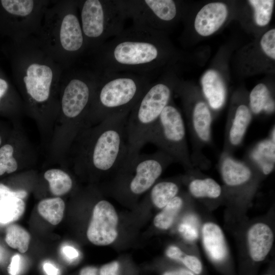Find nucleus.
<instances>
[{
	"label": "nucleus",
	"mask_w": 275,
	"mask_h": 275,
	"mask_svg": "<svg viewBox=\"0 0 275 275\" xmlns=\"http://www.w3.org/2000/svg\"><path fill=\"white\" fill-rule=\"evenodd\" d=\"M14 149L9 144H6L0 148V176L5 173H11L18 168V164L13 154Z\"/></svg>",
	"instance_id": "nucleus-29"
},
{
	"label": "nucleus",
	"mask_w": 275,
	"mask_h": 275,
	"mask_svg": "<svg viewBox=\"0 0 275 275\" xmlns=\"http://www.w3.org/2000/svg\"><path fill=\"white\" fill-rule=\"evenodd\" d=\"M36 37L45 52L64 70L71 68L86 52L78 1H51Z\"/></svg>",
	"instance_id": "nucleus-3"
},
{
	"label": "nucleus",
	"mask_w": 275,
	"mask_h": 275,
	"mask_svg": "<svg viewBox=\"0 0 275 275\" xmlns=\"http://www.w3.org/2000/svg\"><path fill=\"white\" fill-rule=\"evenodd\" d=\"M64 255L69 259H74L78 256L77 251L70 246H65L63 248Z\"/></svg>",
	"instance_id": "nucleus-37"
},
{
	"label": "nucleus",
	"mask_w": 275,
	"mask_h": 275,
	"mask_svg": "<svg viewBox=\"0 0 275 275\" xmlns=\"http://www.w3.org/2000/svg\"><path fill=\"white\" fill-rule=\"evenodd\" d=\"M203 245L208 256L216 262L227 257L228 250L224 235L220 227L212 222L205 223L202 229Z\"/></svg>",
	"instance_id": "nucleus-17"
},
{
	"label": "nucleus",
	"mask_w": 275,
	"mask_h": 275,
	"mask_svg": "<svg viewBox=\"0 0 275 275\" xmlns=\"http://www.w3.org/2000/svg\"><path fill=\"white\" fill-rule=\"evenodd\" d=\"M274 135H275V128H274V125L270 131V135L269 137V139L273 143H275Z\"/></svg>",
	"instance_id": "nucleus-42"
},
{
	"label": "nucleus",
	"mask_w": 275,
	"mask_h": 275,
	"mask_svg": "<svg viewBox=\"0 0 275 275\" xmlns=\"http://www.w3.org/2000/svg\"><path fill=\"white\" fill-rule=\"evenodd\" d=\"M196 219L193 216L181 223L179 231L183 236L188 240H194L198 237V231L196 227Z\"/></svg>",
	"instance_id": "nucleus-31"
},
{
	"label": "nucleus",
	"mask_w": 275,
	"mask_h": 275,
	"mask_svg": "<svg viewBox=\"0 0 275 275\" xmlns=\"http://www.w3.org/2000/svg\"><path fill=\"white\" fill-rule=\"evenodd\" d=\"M250 107L240 104L226 124L223 152L232 154L242 144L252 119Z\"/></svg>",
	"instance_id": "nucleus-14"
},
{
	"label": "nucleus",
	"mask_w": 275,
	"mask_h": 275,
	"mask_svg": "<svg viewBox=\"0 0 275 275\" xmlns=\"http://www.w3.org/2000/svg\"><path fill=\"white\" fill-rule=\"evenodd\" d=\"M25 204L22 199L15 197L0 198V224H7L18 220L23 214Z\"/></svg>",
	"instance_id": "nucleus-23"
},
{
	"label": "nucleus",
	"mask_w": 275,
	"mask_h": 275,
	"mask_svg": "<svg viewBox=\"0 0 275 275\" xmlns=\"http://www.w3.org/2000/svg\"><path fill=\"white\" fill-rule=\"evenodd\" d=\"M166 254L170 258L180 261L184 255L179 248L174 245L170 246L168 248Z\"/></svg>",
	"instance_id": "nucleus-36"
},
{
	"label": "nucleus",
	"mask_w": 275,
	"mask_h": 275,
	"mask_svg": "<svg viewBox=\"0 0 275 275\" xmlns=\"http://www.w3.org/2000/svg\"><path fill=\"white\" fill-rule=\"evenodd\" d=\"M275 143L269 138L257 143L246 154L245 160L263 175H268L274 167Z\"/></svg>",
	"instance_id": "nucleus-18"
},
{
	"label": "nucleus",
	"mask_w": 275,
	"mask_h": 275,
	"mask_svg": "<svg viewBox=\"0 0 275 275\" xmlns=\"http://www.w3.org/2000/svg\"><path fill=\"white\" fill-rule=\"evenodd\" d=\"M43 267L47 275H59V269L52 264L45 262Z\"/></svg>",
	"instance_id": "nucleus-38"
},
{
	"label": "nucleus",
	"mask_w": 275,
	"mask_h": 275,
	"mask_svg": "<svg viewBox=\"0 0 275 275\" xmlns=\"http://www.w3.org/2000/svg\"><path fill=\"white\" fill-rule=\"evenodd\" d=\"M78 10L86 52L90 54L124 29L127 17L120 0L78 1Z\"/></svg>",
	"instance_id": "nucleus-6"
},
{
	"label": "nucleus",
	"mask_w": 275,
	"mask_h": 275,
	"mask_svg": "<svg viewBox=\"0 0 275 275\" xmlns=\"http://www.w3.org/2000/svg\"><path fill=\"white\" fill-rule=\"evenodd\" d=\"M1 143H2V140H1V137H0V145H1Z\"/></svg>",
	"instance_id": "nucleus-43"
},
{
	"label": "nucleus",
	"mask_w": 275,
	"mask_h": 275,
	"mask_svg": "<svg viewBox=\"0 0 275 275\" xmlns=\"http://www.w3.org/2000/svg\"><path fill=\"white\" fill-rule=\"evenodd\" d=\"M121 3L133 24L157 31L161 23L173 21L178 13L173 0H122Z\"/></svg>",
	"instance_id": "nucleus-12"
},
{
	"label": "nucleus",
	"mask_w": 275,
	"mask_h": 275,
	"mask_svg": "<svg viewBox=\"0 0 275 275\" xmlns=\"http://www.w3.org/2000/svg\"><path fill=\"white\" fill-rule=\"evenodd\" d=\"M21 261L20 256L18 254L14 255L8 268L10 275H18L21 270Z\"/></svg>",
	"instance_id": "nucleus-35"
},
{
	"label": "nucleus",
	"mask_w": 275,
	"mask_h": 275,
	"mask_svg": "<svg viewBox=\"0 0 275 275\" xmlns=\"http://www.w3.org/2000/svg\"><path fill=\"white\" fill-rule=\"evenodd\" d=\"M93 69L151 76L163 57L158 31L133 24L104 43L94 53Z\"/></svg>",
	"instance_id": "nucleus-1"
},
{
	"label": "nucleus",
	"mask_w": 275,
	"mask_h": 275,
	"mask_svg": "<svg viewBox=\"0 0 275 275\" xmlns=\"http://www.w3.org/2000/svg\"><path fill=\"white\" fill-rule=\"evenodd\" d=\"M119 266V263L117 261L104 264L100 268V275H118Z\"/></svg>",
	"instance_id": "nucleus-34"
},
{
	"label": "nucleus",
	"mask_w": 275,
	"mask_h": 275,
	"mask_svg": "<svg viewBox=\"0 0 275 275\" xmlns=\"http://www.w3.org/2000/svg\"><path fill=\"white\" fill-rule=\"evenodd\" d=\"M162 275H196L188 269H179L165 272Z\"/></svg>",
	"instance_id": "nucleus-40"
},
{
	"label": "nucleus",
	"mask_w": 275,
	"mask_h": 275,
	"mask_svg": "<svg viewBox=\"0 0 275 275\" xmlns=\"http://www.w3.org/2000/svg\"><path fill=\"white\" fill-rule=\"evenodd\" d=\"M174 162L171 157L160 150L150 154L140 153L127 155L111 174L117 183L126 185L127 191L136 196L149 190Z\"/></svg>",
	"instance_id": "nucleus-8"
},
{
	"label": "nucleus",
	"mask_w": 275,
	"mask_h": 275,
	"mask_svg": "<svg viewBox=\"0 0 275 275\" xmlns=\"http://www.w3.org/2000/svg\"><path fill=\"white\" fill-rule=\"evenodd\" d=\"M31 236L22 227L17 224L9 225L6 230L5 241L13 249L20 253L26 252L29 246Z\"/></svg>",
	"instance_id": "nucleus-27"
},
{
	"label": "nucleus",
	"mask_w": 275,
	"mask_h": 275,
	"mask_svg": "<svg viewBox=\"0 0 275 275\" xmlns=\"http://www.w3.org/2000/svg\"><path fill=\"white\" fill-rule=\"evenodd\" d=\"M1 251H0V258H1Z\"/></svg>",
	"instance_id": "nucleus-44"
},
{
	"label": "nucleus",
	"mask_w": 275,
	"mask_h": 275,
	"mask_svg": "<svg viewBox=\"0 0 275 275\" xmlns=\"http://www.w3.org/2000/svg\"><path fill=\"white\" fill-rule=\"evenodd\" d=\"M79 275H97V269L93 266H87L82 268Z\"/></svg>",
	"instance_id": "nucleus-41"
},
{
	"label": "nucleus",
	"mask_w": 275,
	"mask_h": 275,
	"mask_svg": "<svg viewBox=\"0 0 275 275\" xmlns=\"http://www.w3.org/2000/svg\"><path fill=\"white\" fill-rule=\"evenodd\" d=\"M264 52L272 59H275V30L267 31L262 36L260 42Z\"/></svg>",
	"instance_id": "nucleus-30"
},
{
	"label": "nucleus",
	"mask_w": 275,
	"mask_h": 275,
	"mask_svg": "<svg viewBox=\"0 0 275 275\" xmlns=\"http://www.w3.org/2000/svg\"><path fill=\"white\" fill-rule=\"evenodd\" d=\"M10 86L6 79L0 77V104L2 99L9 91Z\"/></svg>",
	"instance_id": "nucleus-39"
},
{
	"label": "nucleus",
	"mask_w": 275,
	"mask_h": 275,
	"mask_svg": "<svg viewBox=\"0 0 275 275\" xmlns=\"http://www.w3.org/2000/svg\"><path fill=\"white\" fill-rule=\"evenodd\" d=\"M249 254L253 260L263 261L269 253L273 242V234L265 224L258 223L253 225L248 232Z\"/></svg>",
	"instance_id": "nucleus-16"
},
{
	"label": "nucleus",
	"mask_w": 275,
	"mask_h": 275,
	"mask_svg": "<svg viewBox=\"0 0 275 275\" xmlns=\"http://www.w3.org/2000/svg\"><path fill=\"white\" fill-rule=\"evenodd\" d=\"M249 107L252 114L258 115L264 112L270 114L274 111V101L270 91L263 84L256 86L250 94Z\"/></svg>",
	"instance_id": "nucleus-22"
},
{
	"label": "nucleus",
	"mask_w": 275,
	"mask_h": 275,
	"mask_svg": "<svg viewBox=\"0 0 275 275\" xmlns=\"http://www.w3.org/2000/svg\"><path fill=\"white\" fill-rule=\"evenodd\" d=\"M51 2L48 0L0 1L2 10L9 16V32L15 42L37 35Z\"/></svg>",
	"instance_id": "nucleus-11"
},
{
	"label": "nucleus",
	"mask_w": 275,
	"mask_h": 275,
	"mask_svg": "<svg viewBox=\"0 0 275 275\" xmlns=\"http://www.w3.org/2000/svg\"><path fill=\"white\" fill-rule=\"evenodd\" d=\"M179 188L175 181L166 180L156 182L150 188L149 199L156 207L162 209L178 195Z\"/></svg>",
	"instance_id": "nucleus-21"
},
{
	"label": "nucleus",
	"mask_w": 275,
	"mask_h": 275,
	"mask_svg": "<svg viewBox=\"0 0 275 275\" xmlns=\"http://www.w3.org/2000/svg\"><path fill=\"white\" fill-rule=\"evenodd\" d=\"M171 157L186 171L195 169L186 139L185 124L179 109L170 102L150 133L147 143Z\"/></svg>",
	"instance_id": "nucleus-9"
},
{
	"label": "nucleus",
	"mask_w": 275,
	"mask_h": 275,
	"mask_svg": "<svg viewBox=\"0 0 275 275\" xmlns=\"http://www.w3.org/2000/svg\"><path fill=\"white\" fill-rule=\"evenodd\" d=\"M201 83L209 106L215 111L220 109L226 101V89L219 74L213 70H208L203 75Z\"/></svg>",
	"instance_id": "nucleus-19"
},
{
	"label": "nucleus",
	"mask_w": 275,
	"mask_h": 275,
	"mask_svg": "<svg viewBox=\"0 0 275 275\" xmlns=\"http://www.w3.org/2000/svg\"><path fill=\"white\" fill-rule=\"evenodd\" d=\"M183 198L177 195L172 199L154 217V226L160 229L167 230L172 225L183 204Z\"/></svg>",
	"instance_id": "nucleus-26"
},
{
	"label": "nucleus",
	"mask_w": 275,
	"mask_h": 275,
	"mask_svg": "<svg viewBox=\"0 0 275 275\" xmlns=\"http://www.w3.org/2000/svg\"><path fill=\"white\" fill-rule=\"evenodd\" d=\"M227 15V8L224 3L208 4L199 11L196 17L195 30L201 36H209L219 29Z\"/></svg>",
	"instance_id": "nucleus-15"
},
{
	"label": "nucleus",
	"mask_w": 275,
	"mask_h": 275,
	"mask_svg": "<svg viewBox=\"0 0 275 275\" xmlns=\"http://www.w3.org/2000/svg\"><path fill=\"white\" fill-rule=\"evenodd\" d=\"M14 47V76L29 106L38 110L48 107L59 91L64 69L45 52L36 36L15 42Z\"/></svg>",
	"instance_id": "nucleus-2"
},
{
	"label": "nucleus",
	"mask_w": 275,
	"mask_h": 275,
	"mask_svg": "<svg viewBox=\"0 0 275 275\" xmlns=\"http://www.w3.org/2000/svg\"><path fill=\"white\" fill-rule=\"evenodd\" d=\"M44 177L49 183L51 193L55 196L64 195L72 187L73 182L71 177L60 169L48 170L45 172Z\"/></svg>",
	"instance_id": "nucleus-25"
},
{
	"label": "nucleus",
	"mask_w": 275,
	"mask_h": 275,
	"mask_svg": "<svg viewBox=\"0 0 275 275\" xmlns=\"http://www.w3.org/2000/svg\"><path fill=\"white\" fill-rule=\"evenodd\" d=\"M254 10L255 20L259 26L267 25L270 21L273 11L274 1L250 0Z\"/></svg>",
	"instance_id": "nucleus-28"
},
{
	"label": "nucleus",
	"mask_w": 275,
	"mask_h": 275,
	"mask_svg": "<svg viewBox=\"0 0 275 275\" xmlns=\"http://www.w3.org/2000/svg\"><path fill=\"white\" fill-rule=\"evenodd\" d=\"M98 77L94 69L70 68L64 70L59 88L60 105L66 118L78 122L88 118Z\"/></svg>",
	"instance_id": "nucleus-10"
},
{
	"label": "nucleus",
	"mask_w": 275,
	"mask_h": 275,
	"mask_svg": "<svg viewBox=\"0 0 275 275\" xmlns=\"http://www.w3.org/2000/svg\"><path fill=\"white\" fill-rule=\"evenodd\" d=\"M129 113L110 116L83 139L79 167L98 175L111 174L128 155L126 124Z\"/></svg>",
	"instance_id": "nucleus-4"
},
{
	"label": "nucleus",
	"mask_w": 275,
	"mask_h": 275,
	"mask_svg": "<svg viewBox=\"0 0 275 275\" xmlns=\"http://www.w3.org/2000/svg\"><path fill=\"white\" fill-rule=\"evenodd\" d=\"M180 261L195 274H200L203 270L201 262L196 256L184 254Z\"/></svg>",
	"instance_id": "nucleus-32"
},
{
	"label": "nucleus",
	"mask_w": 275,
	"mask_h": 275,
	"mask_svg": "<svg viewBox=\"0 0 275 275\" xmlns=\"http://www.w3.org/2000/svg\"><path fill=\"white\" fill-rule=\"evenodd\" d=\"M96 71L98 80L88 118L96 123L114 115L129 113L151 84L149 75Z\"/></svg>",
	"instance_id": "nucleus-5"
},
{
	"label": "nucleus",
	"mask_w": 275,
	"mask_h": 275,
	"mask_svg": "<svg viewBox=\"0 0 275 275\" xmlns=\"http://www.w3.org/2000/svg\"><path fill=\"white\" fill-rule=\"evenodd\" d=\"M65 208L64 201L59 197L41 200L38 205L40 215L53 225L59 224L63 219Z\"/></svg>",
	"instance_id": "nucleus-24"
},
{
	"label": "nucleus",
	"mask_w": 275,
	"mask_h": 275,
	"mask_svg": "<svg viewBox=\"0 0 275 275\" xmlns=\"http://www.w3.org/2000/svg\"><path fill=\"white\" fill-rule=\"evenodd\" d=\"M190 195L198 199H216L220 197L222 189L220 185L210 177H194L188 183Z\"/></svg>",
	"instance_id": "nucleus-20"
},
{
	"label": "nucleus",
	"mask_w": 275,
	"mask_h": 275,
	"mask_svg": "<svg viewBox=\"0 0 275 275\" xmlns=\"http://www.w3.org/2000/svg\"><path fill=\"white\" fill-rule=\"evenodd\" d=\"M168 83H151L129 113L126 124L128 155L139 154L161 113L171 100Z\"/></svg>",
	"instance_id": "nucleus-7"
},
{
	"label": "nucleus",
	"mask_w": 275,
	"mask_h": 275,
	"mask_svg": "<svg viewBox=\"0 0 275 275\" xmlns=\"http://www.w3.org/2000/svg\"><path fill=\"white\" fill-rule=\"evenodd\" d=\"M26 195L27 193L25 190H20L13 191L5 185L0 183V198L11 196L22 199L25 198Z\"/></svg>",
	"instance_id": "nucleus-33"
},
{
	"label": "nucleus",
	"mask_w": 275,
	"mask_h": 275,
	"mask_svg": "<svg viewBox=\"0 0 275 275\" xmlns=\"http://www.w3.org/2000/svg\"><path fill=\"white\" fill-rule=\"evenodd\" d=\"M118 217L113 205L105 200L99 201L94 207L88 227V240L98 246L111 244L118 236Z\"/></svg>",
	"instance_id": "nucleus-13"
}]
</instances>
